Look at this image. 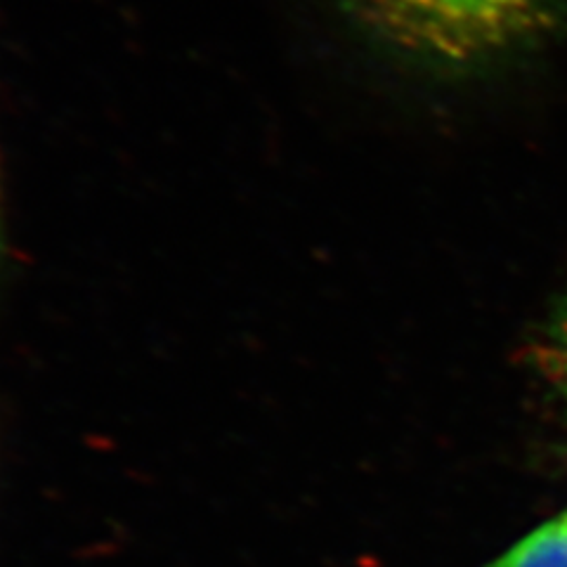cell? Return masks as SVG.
Returning a JSON list of instances; mask_svg holds the SVG:
<instances>
[{
  "instance_id": "7a4b0ae2",
  "label": "cell",
  "mask_w": 567,
  "mask_h": 567,
  "mask_svg": "<svg viewBox=\"0 0 567 567\" xmlns=\"http://www.w3.org/2000/svg\"><path fill=\"white\" fill-rule=\"evenodd\" d=\"M527 364L567 421V293L527 346Z\"/></svg>"
},
{
  "instance_id": "3957f363",
  "label": "cell",
  "mask_w": 567,
  "mask_h": 567,
  "mask_svg": "<svg viewBox=\"0 0 567 567\" xmlns=\"http://www.w3.org/2000/svg\"><path fill=\"white\" fill-rule=\"evenodd\" d=\"M487 567H567V508L532 529Z\"/></svg>"
},
{
  "instance_id": "6da1fadb",
  "label": "cell",
  "mask_w": 567,
  "mask_h": 567,
  "mask_svg": "<svg viewBox=\"0 0 567 567\" xmlns=\"http://www.w3.org/2000/svg\"><path fill=\"white\" fill-rule=\"evenodd\" d=\"M567 0H343L350 20L390 55L442 74H473L539 48Z\"/></svg>"
},
{
  "instance_id": "277c9868",
  "label": "cell",
  "mask_w": 567,
  "mask_h": 567,
  "mask_svg": "<svg viewBox=\"0 0 567 567\" xmlns=\"http://www.w3.org/2000/svg\"><path fill=\"white\" fill-rule=\"evenodd\" d=\"M6 254H8L6 223H3V204H0V275H3V268H6Z\"/></svg>"
}]
</instances>
